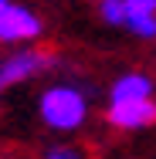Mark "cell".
<instances>
[{
	"label": "cell",
	"mask_w": 156,
	"mask_h": 159,
	"mask_svg": "<svg viewBox=\"0 0 156 159\" xmlns=\"http://www.w3.org/2000/svg\"><path fill=\"white\" fill-rule=\"evenodd\" d=\"M37 119L51 132H78L88 122V92L75 81L48 85L37 95Z\"/></svg>",
	"instance_id": "1"
},
{
	"label": "cell",
	"mask_w": 156,
	"mask_h": 159,
	"mask_svg": "<svg viewBox=\"0 0 156 159\" xmlns=\"http://www.w3.org/2000/svg\"><path fill=\"white\" fill-rule=\"evenodd\" d=\"M51 68H58V54L41 51V48H17L0 61V85L7 88V85L31 81V78L51 71Z\"/></svg>",
	"instance_id": "2"
},
{
	"label": "cell",
	"mask_w": 156,
	"mask_h": 159,
	"mask_svg": "<svg viewBox=\"0 0 156 159\" xmlns=\"http://www.w3.org/2000/svg\"><path fill=\"white\" fill-rule=\"evenodd\" d=\"M44 31L41 17L24 3H7L0 10V44H31Z\"/></svg>",
	"instance_id": "3"
},
{
	"label": "cell",
	"mask_w": 156,
	"mask_h": 159,
	"mask_svg": "<svg viewBox=\"0 0 156 159\" xmlns=\"http://www.w3.org/2000/svg\"><path fill=\"white\" fill-rule=\"evenodd\" d=\"M109 125L119 132H139V129L156 125V102H109L105 108Z\"/></svg>",
	"instance_id": "4"
},
{
	"label": "cell",
	"mask_w": 156,
	"mask_h": 159,
	"mask_svg": "<svg viewBox=\"0 0 156 159\" xmlns=\"http://www.w3.org/2000/svg\"><path fill=\"white\" fill-rule=\"evenodd\" d=\"M153 92L156 85L146 71H122L109 85V102H149Z\"/></svg>",
	"instance_id": "5"
},
{
	"label": "cell",
	"mask_w": 156,
	"mask_h": 159,
	"mask_svg": "<svg viewBox=\"0 0 156 159\" xmlns=\"http://www.w3.org/2000/svg\"><path fill=\"white\" fill-rule=\"evenodd\" d=\"M98 17H102L109 27H125L129 7H125V0H98Z\"/></svg>",
	"instance_id": "6"
},
{
	"label": "cell",
	"mask_w": 156,
	"mask_h": 159,
	"mask_svg": "<svg viewBox=\"0 0 156 159\" xmlns=\"http://www.w3.org/2000/svg\"><path fill=\"white\" fill-rule=\"evenodd\" d=\"M125 31L132 34V37L153 41V37H156V14H129V20H125Z\"/></svg>",
	"instance_id": "7"
},
{
	"label": "cell",
	"mask_w": 156,
	"mask_h": 159,
	"mask_svg": "<svg viewBox=\"0 0 156 159\" xmlns=\"http://www.w3.org/2000/svg\"><path fill=\"white\" fill-rule=\"evenodd\" d=\"M41 159H88V152L75 142H58V146H48Z\"/></svg>",
	"instance_id": "8"
},
{
	"label": "cell",
	"mask_w": 156,
	"mask_h": 159,
	"mask_svg": "<svg viewBox=\"0 0 156 159\" xmlns=\"http://www.w3.org/2000/svg\"><path fill=\"white\" fill-rule=\"evenodd\" d=\"M129 14H156V0H125Z\"/></svg>",
	"instance_id": "9"
},
{
	"label": "cell",
	"mask_w": 156,
	"mask_h": 159,
	"mask_svg": "<svg viewBox=\"0 0 156 159\" xmlns=\"http://www.w3.org/2000/svg\"><path fill=\"white\" fill-rule=\"evenodd\" d=\"M7 3H10V0H0V10H3V7H7Z\"/></svg>",
	"instance_id": "10"
},
{
	"label": "cell",
	"mask_w": 156,
	"mask_h": 159,
	"mask_svg": "<svg viewBox=\"0 0 156 159\" xmlns=\"http://www.w3.org/2000/svg\"><path fill=\"white\" fill-rule=\"evenodd\" d=\"M0 92H3V85H0Z\"/></svg>",
	"instance_id": "11"
}]
</instances>
